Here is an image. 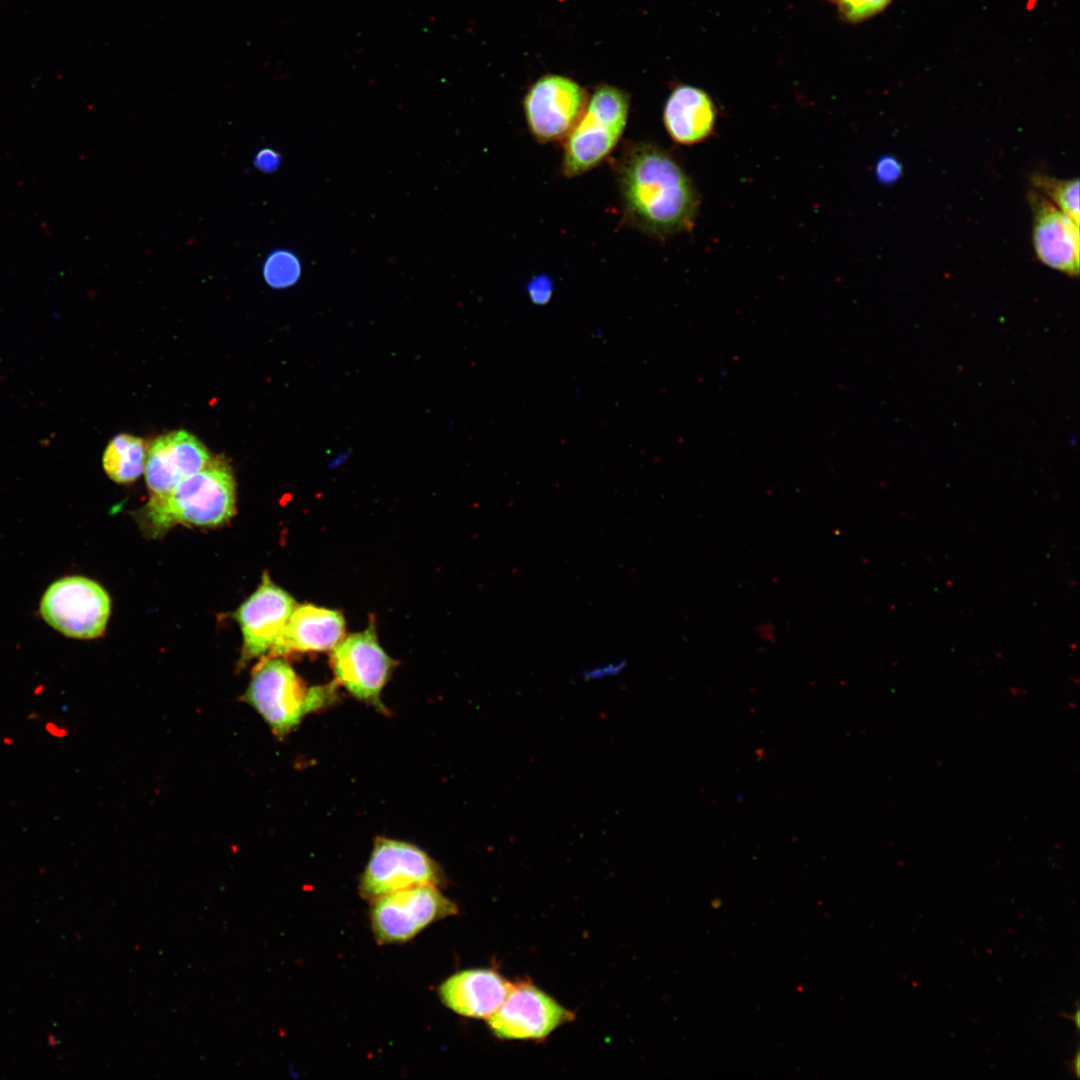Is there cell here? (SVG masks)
Here are the masks:
<instances>
[{"label": "cell", "mask_w": 1080, "mask_h": 1080, "mask_svg": "<svg viewBox=\"0 0 1080 1080\" xmlns=\"http://www.w3.org/2000/svg\"><path fill=\"white\" fill-rule=\"evenodd\" d=\"M615 168L623 217L632 228L659 240L693 228L699 193L665 149L649 141L628 143Z\"/></svg>", "instance_id": "6da1fadb"}, {"label": "cell", "mask_w": 1080, "mask_h": 1080, "mask_svg": "<svg viewBox=\"0 0 1080 1080\" xmlns=\"http://www.w3.org/2000/svg\"><path fill=\"white\" fill-rule=\"evenodd\" d=\"M236 484L229 465L210 459L199 471L182 479L167 494L150 498L142 512L144 527L160 536L176 524L218 526L235 512Z\"/></svg>", "instance_id": "7a4b0ae2"}, {"label": "cell", "mask_w": 1080, "mask_h": 1080, "mask_svg": "<svg viewBox=\"0 0 1080 1080\" xmlns=\"http://www.w3.org/2000/svg\"><path fill=\"white\" fill-rule=\"evenodd\" d=\"M335 685L308 687L285 660L272 656L253 669L242 701L253 707L278 738L288 735L304 716L332 703Z\"/></svg>", "instance_id": "3957f363"}, {"label": "cell", "mask_w": 1080, "mask_h": 1080, "mask_svg": "<svg viewBox=\"0 0 1080 1080\" xmlns=\"http://www.w3.org/2000/svg\"><path fill=\"white\" fill-rule=\"evenodd\" d=\"M629 97L621 89L602 85L564 140L562 173L577 177L601 164L615 149L625 130Z\"/></svg>", "instance_id": "277c9868"}, {"label": "cell", "mask_w": 1080, "mask_h": 1080, "mask_svg": "<svg viewBox=\"0 0 1080 1080\" xmlns=\"http://www.w3.org/2000/svg\"><path fill=\"white\" fill-rule=\"evenodd\" d=\"M111 600L106 590L83 576L53 582L40 602L42 618L56 631L74 639L100 637L107 625Z\"/></svg>", "instance_id": "5b68a950"}, {"label": "cell", "mask_w": 1080, "mask_h": 1080, "mask_svg": "<svg viewBox=\"0 0 1080 1080\" xmlns=\"http://www.w3.org/2000/svg\"><path fill=\"white\" fill-rule=\"evenodd\" d=\"M441 881L440 867L419 847L380 837L361 876L359 891L362 898L372 902L416 886H437Z\"/></svg>", "instance_id": "8992f818"}, {"label": "cell", "mask_w": 1080, "mask_h": 1080, "mask_svg": "<svg viewBox=\"0 0 1080 1080\" xmlns=\"http://www.w3.org/2000/svg\"><path fill=\"white\" fill-rule=\"evenodd\" d=\"M371 926L380 944L403 943L431 923L457 913L436 886L421 885L372 901Z\"/></svg>", "instance_id": "52a82bcc"}, {"label": "cell", "mask_w": 1080, "mask_h": 1080, "mask_svg": "<svg viewBox=\"0 0 1080 1080\" xmlns=\"http://www.w3.org/2000/svg\"><path fill=\"white\" fill-rule=\"evenodd\" d=\"M575 1014L530 981L513 986L488 1027L501 1040H544Z\"/></svg>", "instance_id": "ba28073f"}, {"label": "cell", "mask_w": 1080, "mask_h": 1080, "mask_svg": "<svg viewBox=\"0 0 1080 1080\" xmlns=\"http://www.w3.org/2000/svg\"><path fill=\"white\" fill-rule=\"evenodd\" d=\"M588 102L585 90L561 75H545L528 89L523 110L530 134L539 143L564 141Z\"/></svg>", "instance_id": "9c48e42d"}, {"label": "cell", "mask_w": 1080, "mask_h": 1080, "mask_svg": "<svg viewBox=\"0 0 1080 1080\" xmlns=\"http://www.w3.org/2000/svg\"><path fill=\"white\" fill-rule=\"evenodd\" d=\"M335 682L359 700L382 707L381 692L394 661L380 646L373 625L341 640L331 653Z\"/></svg>", "instance_id": "30bf717a"}, {"label": "cell", "mask_w": 1080, "mask_h": 1080, "mask_svg": "<svg viewBox=\"0 0 1080 1080\" xmlns=\"http://www.w3.org/2000/svg\"><path fill=\"white\" fill-rule=\"evenodd\" d=\"M296 606L294 598L265 573L235 614L243 635L241 664L270 651Z\"/></svg>", "instance_id": "8fae6325"}, {"label": "cell", "mask_w": 1080, "mask_h": 1080, "mask_svg": "<svg viewBox=\"0 0 1080 1080\" xmlns=\"http://www.w3.org/2000/svg\"><path fill=\"white\" fill-rule=\"evenodd\" d=\"M1032 242L1039 261L1070 277L1079 274V224L1036 190L1028 194Z\"/></svg>", "instance_id": "7c38bea8"}, {"label": "cell", "mask_w": 1080, "mask_h": 1080, "mask_svg": "<svg viewBox=\"0 0 1080 1080\" xmlns=\"http://www.w3.org/2000/svg\"><path fill=\"white\" fill-rule=\"evenodd\" d=\"M210 459L204 444L187 431L177 430L157 437L147 450L144 470L150 498L167 494Z\"/></svg>", "instance_id": "4fadbf2b"}, {"label": "cell", "mask_w": 1080, "mask_h": 1080, "mask_svg": "<svg viewBox=\"0 0 1080 1080\" xmlns=\"http://www.w3.org/2000/svg\"><path fill=\"white\" fill-rule=\"evenodd\" d=\"M513 983L492 969L459 971L439 987L442 1003L455 1013L488 1019L503 1004Z\"/></svg>", "instance_id": "5bb4252c"}, {"label": "cell", "mask_w": 1080, "mask_h": 1080, "mask_svg": "<svg viewBox=\"0 0 1080 1080\" xmlns=\"http://www.w3.org/2000/svg\"><path fill=\"white\" fill-rule=\"evenodd\" d=\"M344 629L345 621L339 611L312 604L299 605L293 610L269 653L279 657L296 652L327 651L341 641Z\"/></svg>", "instance_id": "9a60e30c"}, {"label": "cell", "mask_w": 1080, "mask_h": 1080, "mask_svg": "<svg viewBox=\"0 0 1080 1080\" xmlns=\"http://www.w3.org/2000/svg\"><path fill=\"white\" fill-rule=\"evenodd\" d=\"M717 109L703 89L681 84L668 96L663 109L664 128L671 140L679 145H695L714 132Z\"/></svg>", "instance_id": "2e32d148"}, {"label": "cell", "mask_w": 1080, "mask_h": 1080, "mask_svg": "<svg viewBox=\"0 0 1080 1080\" xmlns=\"http://www.w3.org/2000/svg\"><path fill=\"white\" fill-rule=\"evenodd\" d=\"M147 451L141 438L121 433L107 444L102 457L105 473L114 482L135 481L145 470Z\"/></svg>", "instance_id": "e0dca14e"}, {"label": "cell", "mask_w": 1080, "mask_h": 1080, "mask_svg": "<svg viewBox=\"0 0 1080 1080\" xmlns=\"http://www.w3.org/2000/svg\"><path fill=\"white\" fill-rule=\"evenodd\" d=\"M1032 183L1036 188V191L1047 198L1075 223H1080L1078 178L1058 179L1048 175L1037 174L1032 176Z\"/></svg>", "instance_id": "ac0fdd59"}, {"label": "cell", "mask_w": 1080, "mask_h": 1080, "mask_svg": "<svg viewBox=\"0 0 1080 1080\" xmlns=\"http://www.w3.org/2000/svg\"><path fill=\"white\" fill-rule=\"evenodd\" d=\"M299 258L287 249L270 253L263 265V277L272 288L285 289L295 285L301 276Z\"/></svg>", "instance_id": "d6986e66"}, {"label": "cell", "mask_w": 1080, "mask_h": 1080, "mask_svg": "<svg viewBox=\"0 0 1080 1080\" xmlns=\"http://www.w3.org/2000/svg\"><path fill=\"white\" fill-rule=\"evenodd\" d=\"M842 19L859 23L884 10L892 0H835Z\"/></svg>", "instance_id": "ffe728a7"}, {"label": "cell", "mask_w": 1080, "mask_h": 1080, "mask_svg": "<svg viewBox=\"0 0 1080 1080\" xmlns=\"http://www.w3.org/2000/svg\"><path fill=\"white\" fill-rule=\"evenodd\" d=\"M526 293L533 305L545 306L553 297L554 281L547 274H535L527 281Z\"/></svg>", "instance_id": "44dd1931"}, {"label": "cell", "mask_w": 1080, "mask_h": 1080, "mask_svg": "<svg viewBox=\"0 0 1080 1080\" xmlns=\"http://www.w3.org/2000/svg\"><path fill=\"white\" fill-rule=\"evenodd\" d=\"M628 665L625 658L610 660L605 663L585 668L581 675L585 681H596L612 678L623 673Z\"/></svg>", "instance_id": "7402d4cb"}, {"label": "cell", "mask_w": 1080, "mask_h": 1080, "mask_svg": "<svg viewBox=\"0 0 1080 1080\" xmlns=\"http://www.w3.org/2000/svg\"><path fill=\"white\" fill-rule=\"evenodd\" d=\"M901 165L893 157L881 158L876 164V176L882 183H892L901 175Z\"/></svg>", "instance_id": "603a6c76"}, {"label": "cell", "mask_w": 1080, "mask_h": 1080, "mask_svg": "<svg viewBox=\"0 0 1080 1080\" xmlns=\"http://www.w3.org/2000/svg\"><path fill=\"white\" fill-rule=\"evenodd\" d=\"M280 164V154L269 148L261 149L254 158V165L256 168L266 173L274 172L278 169Z\"/></svg>", "instance_id": "cb8c5ba5"}, {"label": "cell", "mask_w": 1080, "mask_h": 1080, "mask_svg": "<svg viewBox=\"0 0 1080 1080\" xmlns=\"http://www.w3.org/2000/svg\"><path fill=\"white\" fill-rule=\"evenodd\" d=\"M595 336L597 338H599V339H602L604 337V332H603L602 328H596Z\"/></svg>", "instance_id": "d4e9b609"}, {"label": "cell", "mask_w": 1080, "mask_h": 1080, "mask_svg": "<svg viewBox=\"0 0 1080 1080\" xmlns=\"http://www.w3.org/2000/svg\"><path fill=\"white\" fill-rule=\"evenodd\" d=\"M831 1H835V0H831Z\"/></svg>", "instance_id": "484cf974"}]
</instances>
